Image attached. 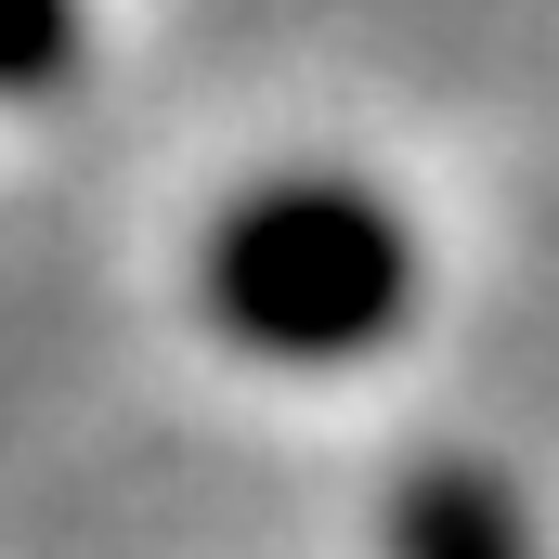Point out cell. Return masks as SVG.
I'll use <instances>...</instances> for the list:
<instances>
[{"mask_svg": "<svg viewBox=\"0 0 559 559\" xmlns=\"http://www.w3.org/2000/svg\"><path fill=\"white\" fill-rule=\"evenodd\" d=\"M209 312L261 365H352V352L404 338V312H417V235H404L391 195H365L338 169L261 182L209 235Z\"/></svg>", "mask_w": 559, "mask_h": 559, "instance_id": "1", "label": "cell"}, {"mask_svg": "<svg viewBox=\"0 0 559 559\" xmlns=\"http://www.w3.org/2000/svg\"><path fill=\"white\" fill-rule=\"evenodd\" d=\"M391 547H404V559H534V534H521V508H508L495 468H455V455H442V468L404 481Z\"/></svg>", "mask_w": 559, "mask_h": 559, "instance_id": "2", "label": "cell"}, {"mask_svg": "<svg viewBox=\"0 0 559 559\" xmlns=\"http://www.w3.org/2000/svg\"><path fill=\"white\" fill-rule=\"evenodd\" d=\"M66 52H79V0H0V92H13V105L52 92Z\"/></svg>", "mask_w": 559, "mask_h": 559, "instance_id": "3", "label": "cell"}]
</instances>
